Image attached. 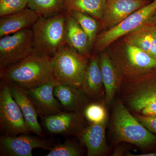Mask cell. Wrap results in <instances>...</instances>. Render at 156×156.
<instances>
[{
    "mask_svg": "<svg viewBox=\"0 0 156 156\" xmlns=\"http://www.w3.org/2000/svg\"><path fill=\"white\" fill-rule=\"evenodd\" d=\"M151 1V0H107L103 17L101 21L99 33L108 30L116 26L130 14L147 5Z\"/></svg>",
    "mask_w": 156,
    "mask_h": 156,
    "instance_id": "obj_12",
    "label": "cell"
},
{
    "mask_svg": "<svg viewBox=\"0 0 156 156\" xmlns=\"http://www.w3.org/2000/svg\"><path fill=\"white\" fill-rule=\"evenodd\" d=\"M54 94L67 112L83 113L89 104V98L80 87L71 84L58 82L54 88Z\"/></svg>",
    "mask_w": 156,
    "mask_h": 156,
    "instance_id": "obj_15",
    "label": "cell"
},
{
    "mask_svg": "<svg viewBox=\"0 0 156 156\" xmlns=\"http://www.w3.org/2000/svg\"><path fill=\"white\" fill-rule=\"evenodd\" d=\"M29 0H0V16L14 14L25 9Z\"/></svg>",
    "mask_w": 156,
    "mask_h": 156,
    "instance_id": "obj_27",
    "label": "cell"
},
{
    "mask_svg": "<svg viewBox=\"0 0 156 156\" xmlns=\"http://www.w3.org/2000/svg\"><path fill=\"white\" fill-rule=\"evenodd\" d=\"M75 18L87 34L90 50L94 45L96 37L99 31L101 22L91 15L76 11H67Z\"/></svg>",
    "mask_w": 156,
    "mask_h": 156,
    "instance_id": "obj_24",
    "label": "cell"
},
{
    "mask_svg": "<svg viewBox=\"0 0 156 156\" xmlns=\"http://www.w3.org/2000/svg\"><path fill=\"white\" fill-rule=\"evenodd\" d=\"M104 87L99 56L89 58L81 89L89 98L100 97Z\"/></svg>",
    "mask_w": 156,
    "mask_h": 156,
    "instance_id": "obj_20",
    "label": "cell"
},
{
    "mask_svg": "<svg viewBox=\"0 0 156 156\" xmlns=\"http://www.w3.org/2000/svg\"><path fill=\"white\" fill-rule=\"evenodd\" d=\"M0 123L5 135L15 136L31 132L20 107L12 97L9 84L3 81L0 91Z\"/></svg>",
    "mask_w": 156,
    "mask_h": 156,
    "instance_id": "obj_9",
    "label": "cell"
},
{
    "mask_svg": "<svg viewBox=\"0 0 156 156\" xmlns=\"http://www.w3.org/2000/svg\"><path fill=\"white\" fill-rule=\"evenodd\" d=\"M66 12L67 44L78 53L90 58L91 50L87 34L77 20Z\"/></svg>",
    "mask_w": 156,
    "mask_h": 156,
    "instance_id": "obj_21",
    "label": "cell"
},
{
    "mask_svg": "<svg viewBox=\"0 0 156 156\" xmlns=\"http://www.w3.org/2000/svg\"><path fill=\"white\" fill-rule=\"evenodd\" d=\"M110 130L112 138L116 144L128 143L141 148L156 144V134L131 114L120 98L115 103Z\"/></svg>",
    "mask_w": 156,
    "mask_h": 156,
    "instance_id": "obj_3",
    "label": "cell"
},
{
    "mask_svg": "<svg viewBox=\"0 0 156 156\" xmlns=\"http://www.w3.org/2000/svg\"><path fill=\"white\" fill-rule=\"evenodd\" d=\"M39 17L35 12L29 8L1 17L0 38L23 30L31 28Z\"/></svg>",
    "mask_w": 156,
    "mask_h": 156,
    "instance_id": "obj_18",
    "label": "cell"
},
{
    "mask_svg": "<svg viewBox=\"0 0 156 156\" xmlns=\"http://www.w3.org/2000/svg\"><path fill=\"white\" fill-rule=\"evenodd\" d=\"M55 79L58 83L80 87L89 58L67 44L51 58Z\"/></svg>",
    "mask_w": 156,
    "mask_h": 156,
    "instance_id": "obj_6",
    "label": "cell"
},
{
    "mask_svg": "<svg viewBox=\"0 0 156 156\" xmlns=\"http://www.w3.org/2000/svg\"><path fill=\"white\" fill-rule=\"evenodd\" d=\"M107 0H64L67 11H76L91 15L101 21Z\"/></svg>",
    "mask_w": 156,
    "mask_h": 156,
    "instance_id": "obj_22",
    "label": "cell"
},
{
    "mask_svg": "<svg viewBox=\"0 0 156 156\" xmlns=\"http://www.w3.org/2000/svg\"><path fill=\"white\" fill-rule=\"evenodd\" d=\"M82 155L80 148L74 143L66 141L64 143L51 147L47 156H80Z\"/></svg>",
    "mask_w": 156,
    "mask_h": 156,
    "instance_id": "obj_26",
    "label": "cell"
},
{
    "mask_svg": "<svg viewBox=\"0 0 156 156\" xmlns=\"http://www.w3.org/2000/svg\"><path fill=\"white\" fill-rule=\"evenodd\" d=\"M122 82L139 77L156 68V60L135 45L122 38L108 48Z\"/></svg>",
    "mask_w": 156,
    "mask_h": 156,
    "instance_id": "obj_4",
    "label": "cell"
},
{
    "mask_svg": "<svg viewBox=\"0 0 156 156\" xmlns=\"http://www.w3.org/2000/svg\"><path fill=\"white\" fill-rule=\"evenodd\" d=\"M152 20L153 21L154 23L156 25V15H155H155L154 16L153 18H152Z\"/></svg>",
    "mask_w": 156,
    "mask_h": 156,
    "instance_id": "obj_30",
    "label": "cell"
},
{
    "mask_svg": "<svg viewBox=\"0 0 156 156\" xmlns=\"http://www.w3.org/2000/svg\"><path fill=\"white\" fill-rule=\"evenodd\" d=\"M83 113L85 119L90 124H99L107 120L106 109L101 104L89 103Z\"/></svg>",
    "mask_w": 156,
    "mask_h": 156,
    "instance_id": "obj_25",
    "label": "cell"
},
{
    "mask_svg": "<svg viewBox=\"0 0 156 156\" xmlns=\"http://www.w3.org/2000/svg\"><path fill=\"white\" fill-rule=\"evenodd\" d=\"M34 52L31 28L0 38V69L2 70L21 61Z\"/></svg>",
    "mask_w": 156,
    "mask_h": 156,
    "instance_id": "obj_8",
    "label": "cell"
},
{
    "mask_svg": "<svg viewBox=\"0 0 156 156\" xmlns=\"http://www.w3.org/2000/svg\"><path fill=\"white\" fill-rule=\"evenodd\" d=\"M9 85L12 97L20 107L31 132L43 137V130L38 119V112L26 90L14 84Z\"/></svg>",
    "mask_w": 156,
    "mask_h": 156,
    "instance_id": "obj_16",
    "label": "cell"
},
{
    "mask_svg": "<svg viewBox=\"0 0 156 156\" xmlns=\"http://www.w3.org/2000/svg\"><path fill=\"white\" fill-rule=\"evenodd\" d=\"M122 39L140 48L156 60V25L152 19Z\"/></svg>",
    "mask_w": 156,
    "mask_h": 156,
    "instance_id": "obj_19",
    "label": "cell"
},
{
    "mask_svg": "<svg viewBox=\"0 0 156 156\" xmlns=\"http://www.w3.org/2000/svg\"><path fill=\"white\" fill-rule=\"evenodd\" d=\"M128 156H156V152H155L149 153H147L142 154L134 155L132 154H128Z\"/></svg>",
    "mask_w": 156,
    "mask_h": 156,
    "instance_id": "obj_29",
    "label": "cell"
},
{
    "mask_svg": "<svg viewBox=\"0 0 156 156\" xmlns=\"http://www.w3.org/2000/svg\"><path fill=\"white\" fill-rule=\"evenodd\" d=\"M99 57L105 102L110 105L113 102L117 92H119L122 80L107 51L101 52Z\"/></svg>",
    "mask_w": 156,
    "mask_h": 156,
    "instance_id": "obj_17",
    "label": "cell"
},
{
    "mask_svg": "<svg viewBox=\"0 0 156 156\" xmlns=\"http://www.w3.org/2000/svg\"><path fill=\"white\" fill-rule=\"evenodd\" d=\"M42 124L48 132L53 134L78 136L86 126L83 114L63 112L51 115L41 116Z\"/></svg>",
    "mask_w": 156,
    "mask_h": 156,
    "instance_id": "obj_10",
    "label": "cell"
},
{
    "mask_svg": "<svg viewBox=\"0 0 156 156\" xmlns=\"http://www.w3.org/2000/svg\"><path fill=\"white\" fill-rule=\"evenodd\" d=\"M119 92L130 112L156 117V68L139 77L122 82Z\"/></svg>",
    "mask_w": 156,
    "mask_h": 156,
    "instance_id": "obj_2",
    "label": "cell"
},
{
    "mask_svg": "<svg viewBox=\"0 0 156 156\" xmlns=\"http://www.w3.org/2000/svg\"><path fill=\"white\" fill-rule=\"evenodd\" d=\"M107 120L99 124H90L82 130L78 137L87 149L88 156H101L109 151L105 130Z\"/></svg>",
    "mask_w": 156,
    "mask_h": 156,
    "instance_id": "obj_14",
    "label": "cell"
},
{
    "mask_svg": "<svg viewBox=\"0 0 156 156\" xmlns=\"http://www.w3.org/2000/svg\"><path fill=\"white\" fill-rule=\"evenodd\" d=\"M58 83L56 79L41 86L26 89L41 116L57 114L63 111L62 106L54 94V89Z\"/></svg>",
    "mask_w": 156,
    "mask_h": 156,
    "instance_id": "obj_13",
    "label": "cell"
},
{
    "mask_svg": "<svg viewBox=\"0 0 156 156\" xmlns=\"http://www.w3.org/2000/svg\"><path fill=\"white\" fill-rule=\"evenodd\" d=\"M134 116L142 125L156 135V117H146L138 114H134Z\"/></svg>",
    "mask_w": 156,
    "mask_h": 156,
    "instance_id": "obj_28",
    "label": "cell"
},
{
    "mask_svg": "<svg viewBox=\"0 0 156 156\" xmlns=\"http://www.w3.org/2000/svg\"><path fill=\"white\" fill-rule=\"evenodd\" d=\"M156 13V0L136 10L118 25L98 34L94 42L96 51L102 52L117 40L131 33L150 21Z\"/></svg>",
    "mask_w": 156,
    "mask_h": 156,
    "instance_id": "obj_7",
    "label": "cell"
},
{
    "mask_svg": "<svg viewBox=\"0 0 156 156\" xmlns=\"http://www.w3.org/2000/svg\"><path fill=\"white\" fill-rule=\"evenodd\" d=\"M27 7L40 17H49L67 11L64 0H29Z\"/></svg>",
    "mask_w": 156,
    "mask_h": 156,
    "instance_id": "obj_23",
    "label": "cell"
},
{
    "mask_svg": "<svg viewBox=\"0 0 156 156\" xmlns=\"http://www.w3.org/2000/svg\"><path fill=\"white\" fill-rule=\"evenodd\" d=\"M2 80L25 89H34L55 79L51 57L34 52L1 71Z\"/></svg>",
    "mask_w": 156,
    "mask_h": 156,
    "instance_id": "obj_1",
    "label": "cell"
},
{
    "mask_svg": "<svg viewBox=\"0 0 156 156\" xmlns=\"http://www.w3.org/2000/svg\"><path fill=\"white\" fill-rule=\"evenodd\" d=\"M66 13L39 17L32 27L34 51L52 58L67 44Z\"/></svg>",
    "mask_w": 156,
    "mask_h": 156,
    "instance_id": "obj_5",
    "label": "cell"
},
{
    "mask_svg": "<svg viewBox=\"0 0 156 156\" xmlns=\"http://www.w3.org/2000/svg\"><path fill=\"white\" fill-rule=\"evenodd\" d=\"M50 147L46 140L29 134L15 136L4 135L0 138L1 155L33 156L34 149L49 150Z\"/></svg>",
    "mask_w": 156,
    "mask_h": 156,
    "instance_id": "obj_11",
    "label": "cell"
}]
</instances>
